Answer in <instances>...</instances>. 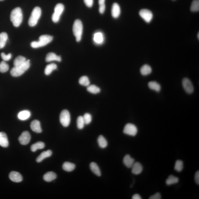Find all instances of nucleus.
<instances>
[{"instance_id": "nucleus-34", "label": "nucleus", "mask_w": 199, "mask_h": 199, "mask_svg": "<svg viewBox=\"0 0 199 199\" xmlns=\"http://www.w3.org/2000/svg\"><path fill=\"white\" fill-rule=\"evenodd\" d=\"M79 83L81 85L88 86L89 85L90 82L88 77L86 76L81 77L79 81Z\"/></svg>"}, {"instance_id": "nucleus-7", "label": "nucleus", "mask_w": 199, "mask_h": 199, "mask_svg": "<svg viewBox=\"0 0 199 199\" xmlns=\"http://www.w3.org/2000/svg\"><path fill=\"white\" fill-rule=\"evenodd\" d=\"M59 119L61 124L63 127H68L71 122L70 115L68 111L64 110L62 111L60 115Z\"/></svg>"}, {"instance_id": "nucleus-46", "label": "nucleus", "mask_w": 199, "mask_h": 199, "mask_svg": "<svg viewBox=\"0 0 199 199\" xmlns=\"http://www.w3.org/2000/svg\"><path fill=\"white\" fill-rule=\"evenodd\" d=\"M197 37H198V39H199V32L198 33V34Z\"/></svg>"}, {"instance_id": "nucleus-37", "label": "nucleus", "mask_w": 199, "mask_h": 199, "mask_svg": "<svg viewBox=\"0 0 199 199\" xmlns=\"http://www.w3.org/2000/svg\"><path fill=\"white\" fill-rule=\"evenodd\" d=\"M84 125L85 123L83 117L82 116L78 117L77 119V125L78 128L80 129H83Z\"/></svg>"}, {"instance_id": "nucleus-6", "label": "nucleus", "mask_w": 199, "mask_h": 199, "mask_svg": "<svg viewBox=\"0 0 199 199\" xmlns=\"http://www.w3.org/2000/svg\"><path fill=\"white\" fill-rule=\"evenodd\" d=\"M64 10V6L62 3L57 4L55 7L54 12L52 15V19L53 22L57 23L59 22L60 18Z\"/></svg>"}, {"instance_id": "nucleus-45", "label": "nucleus", "mask_w": 199, "mask_h": 199, "mask_svg": "<svg viewBox=\"0 0 199 199\" xmlns=\"http://www.w3.org/2000/svg\"><path fill=\"white\" fill-rule=\"evenodd\" d=\"M133 199H141V197L138 194H135L132 197Z\"/></svg>"}, {"instance_id": "nucleus-47", "label": "nucleus", "mask_w": 199, "mask_h": 199, "mask_svg": "<svg viewBox=\"0 0 199 199\" xmlns=\"http://www.w3.org/2000/svg\"><path fill=\"white\" fill-rule=\"evenodd\" d=\"M3 1V0H0V1Z\"/></svg>"}, {"instance_id": "nucleus-31", "label": "nucleus", "mask_w": 199, "mask_h": 199, "mask_svg": "<svg viewBox=\"0 0 199 199\" xmlns=\"http://www.w3.org/2000/svg\"><path fill=\"white\" fill-rule=\"evenodd\" d=\"M98 145L102 148H106L107 146L108 143L105 138L103 136H100L97 139Z\"/></svg>"}, {"instance_id": "nucleus-15", "label": "nucleus", "mask_w": 199, "mask_h": 199, "mask_svg": "<svg viewBox=\"0 0 199 199\" xmlns=\"http://www.w3.org/2000/svg\"><path fill=\"white\" fill-rule=\"evenodd\" d=\"M32 130L36 133H40L42 132V129L41 127L40 123L37 120H34L32 121L30 124Z\"/></svg>"}, {"instance_id": "nucleus-26", "label": "nucleus", "mask_w": 199, "mask_h": 199, "mask_svg": "<svg viewBox=\"0 0 199 199\" xmlns=\"http://www.w3.org/2000/svg\"><path fill=\"white\" fill-rule=\"evenodd\" d=\"M57 65L55 63L50 64L46 67L44 72L46 75H49L51 74L53 71L57 69Z\"/></svg>"}, {"instance_id": "nucleus-29", "label": "nucleus", "mask_w": 199, "mask_h": 199, "mask_svg": "<svg viewBox=\"0 0 199 199\" xmlns=\"http://www.w3.org/2000/svg\"><path fill=\"white\" fill-rule=\"evenodd\" d=\"M45 147V144L41 141H39L32 144L31 146V150L33 152H36L38 149H41Z\"/></svg>"}, {"instance_id": "nucleus-16", "label": "nucleus", "mask_w": 199, "mask_h": 199, "mask_svg": "<svg viewBox=\"0 0 199 199\" xmlns=\"http://www.w3.org/2000/svg\"><path fill=\"white\" fill-rule=\"evenodd\" d=\"M9 145L8 138L6 134L4 132H0V146L6 148Z\"/></svg>"}, {"instance_id": "nucleus-25", "label": "nucleus", "mask_w": 199, "mask_h": 199, "mask_svg": "<svg viewBox=\"0 0 199 199\" xmlns=\"http://www.w3.org/2000/svg\"><path fill=\"white\" fill-rule=\"evenodd\" d=\"M7 39L8 36L6 32H2L0 33V49L5 47Z\"/></svg>"}, {"instance_id": "nucleus-8", "label": "nucleus", "mask_w": 199, "mask_h": 199, "mask_svg": "<svg viewBox=\"0 0 199 199\" xmlns=\"http://www.w3.org/2000/svg\"><path fill=\"white\" fill-rule=\"evenodd\" d=\"M123 132L129 136H135L138 132V129L136 125L132 123H128L125 125Z\"/></svg>"}, {"instance_id": "nucleus-43", "label": "nucleus", "mask_w": 199, "mask_h": 199, "mask_svg": "<svg viewBox=\"0 0 199 199\" xmlns=\"http://www.w3.org/2000/svg\"><path fill=\"white\" fill-rule=\"evenodd\" d=\"M162 197L161 195L159 193H156V194L152 195L150 196L149 198V199H161Z\"/></svg>"}, {"instance_id": "nucleus-27", "label": "nucleus", "mask_w": 199, "mask_h": 199, "mask_svg": "<svg viewBox=\"0 0 199 199\" xmlns=\"http://www.w3.org/2000/svg\"><path fill=\"white\" fill-rule=\"evenodd\" d=\"M149 88L150 89L155 90L156 92H159L161 90V86L159 84L155 81H151L148 83Z\"/></svg>"}, {"instance_id": "nucleus-21", "label": "nucleus", "mask_w": 199, "mask_h": 199, "mask_svg": "<svg viewBox=\"0 0 199 199\" xmlns=\"http://www.w3.org/2000/svg\"><path fill=\"white\" fill-rule=\"evenodd\" d=\"M52 154V152L51 150H48L46 151H44L41 153V154L37 158L36 161L40 163L45 158L49 157Z\"/></svg>"}, {"instance_id": "nucleus-42", "label": "nucleus", "mask_w": 199, "mask_h": 199, "mask_svg": "<svg viewBox=\"0 0 199 199\" xmlns=\"http://www.w3.org/2000/svg\"><path fill=\"white\" fill-rule=\"evenodd\" d=\"M84 3L86 6L91 7L93 4V0H84Z\"/></svg>"}, {"instance_id": "nucleus-14", "label": "nucleus", "mask_w": 199, "mask_h": 199, "mask_svg": "<svg viewBox=\"0 0 199 199\" xmlns=\"http://www.w3.org/2000/svg\"><path fill=\"white\" fill-rule=\"evenodd\" d=\"M121 14V9L119 5L117 3H114L111 9L112 16L114 18H117Z\"/></svg>"}, {"instance_id": "nucleus-41", "label": "nucleus", "mask_w": 199, "mask_h": 199, "mask_svg": "<svg viewBox=\"0 0 199 199\" xmlns=\"http://www.w3.org/2000/svg\"><path fill=\"white\" fill-rule=\"evenodd\" d=\"M1 56L4 61H8L11 59L12 55L11 53L6 55L4 53H2L1 54Z\"/></svg>"}, {"instance_id": "nucleus-4", "label": "nucleus", "mask_w": 199, "mask_h": 199, "mask_svg": "<svg viewBox=\"0 0 199 199\" xmlns=\"http://www.w3.org/2000/svg\"><path fill=\"white\" fill-rule=\"evenodd\" d=\"M83 30L82 22L79 19H77L75 21L73 25V32L77 42L80 41L82 39Z\"/></svg>"}, {"instance_id": "nucleus-13", "label": "nucleus", "mask_w": 199, "mask_h": 199, "mask_svg": "<svg viewBox=\"0 0 199 199\" xmlns=\"http://www.w3.org/2000/svg\"><path fill=\"white\" fill-rule=\"evenodd\" d=\"M131 168H132V173L136 175L140 174L143 171L142 166L138 162H134Z\"/></svg>"}, {"instance_id": "nucleus-39", "label": "nucleus", "mask_w": 199, "mask_h": 199, "mask_svg": "<svg viewBox=\"0 0 199 199\" xmlns=\"http://www.w3.org/2000/svg\"><path fill=\"white\" fill-rule=\"evenodd\" d=\"M105 0H98L99 5V11L101 14H103L106 9Z\"/></svg>"}, {"instance_id": "nucleus-19", "label": "nucleus", "mask_w": 199, "mask_h": 199, "mask_svg": "<svg viewBox=\"0 0 199 199\" xmlns=\"http://www.w3.org/2000/svg\"><path fill=\"white\" fill-rule=\"evenodd\" d=\"M93 40L96 44L98 45L102 44L104 41L103 34L101 32H96L94 35Z\"/></svg>"}, {"instance_id": "nucleus-24", "label": "nucleus", "mask_w": 199, "mask_h": 199, "mask_svg": "<svg viewBox=\"0 0 199 199\" xmlns=\"http://www.w3.org/2000/svg\"><path fill=\"white\" fill-rule=\"evenodd\" d=\"M152 72L151 67L148 65H144L141 67L140 72L143 76H146L150 74Z\"/></svg>"}, {"instance_id": "nucleus-33", "label": "nucleus", "mask_w": 199, "mask_h": 199, "mask_svg": "<svg viewBox=\"0 0 199 199\" xmlns=\"http://www.w3.org/2000/svg\"><path fill=\"white\" fill-rule=\"evenodd\" d=\"M26 61V58L22 56H19L15 59L13 64L14 66H17L24 63Z\"/></svg>"}, {"instance_id": "nucleus-32", "label": "nucleus", "mask_w": 199, "mask_h": 199, "mask_svg": "<svg viewBox=\"0 0 199 199\" xmlns=\"http://www.w3.org/2000/svg\"><path fill=\"white\" fill-rule=\"evenodd\" d=\"M88 91L90 93L96 94L100 92V89L98 87L95 85L92 84L89 85L87 86Z\"/></svg>"}, {"instance_id": "nucleus-5", "label": "nucleus", "mask_w": 199, "mask_h": 199, "mask_svg": "<svg viewBox=\"0 0 199 199\" xmlns=\"http://www.w3.org/2000/svg\"><path fill=\"white\" fill-rule=\"evenodd\" d=\"M41 14V9L39 7H36L33 10L28 20V24L31 27H34L37 24Z\"/></svg>"}, {"instance_id": "nucleus-11", "label": "nucleus", "mask_w": 199, "mask_h": 199, "mask_svg": "<svg viewBox=\"0 0 199 199\" xmlns=\"http://www.w3.org/2000/svg\"><path fill=\"white\" fill-rule=\"evenodd\" d=\"M30 140V134L28 131H24L19 138V142L22 145L28 144L29 143Z\"/></svg>"}, {"instance_id": "nucleus-44", "label": "nucleus", "mask_w": 199, "mask_h": 199, "mask_svg": "<svg viewBox=\"0 0 199 199\" xmlns=\"http://www.w3.org/2000/svg\"><path fill=\"white\" fill-rule=\"evenodd\" d=\"M195 180L197 184H199V171H197L196 172L195 175Z\"/></svg>"}, {"instance_id": "nucleus-38", "label": "nucleus", "mask_w": 199, "mask_h": 199, "mask_svg": "<svg viewBox=\"0 0 199 199\" xmlns=\"http://www.w3.org/2000/svg\"><path fill=\"white\" fill-rule=\"evenodd\" d=\"M9 69V65L5 61H2L0 63V72L5 73L8 71Z\"/></svg>"}, {"instance_id": "nucleus-36", "label": "nucleus", "mask_w": 199, "mask_h": 199, "mask_svg": "<svg viewBox=\"0 0 199 199\" xmlns=\"http://www.w3.org/2000/svg\"><path fill=\"white\" fill-rule=\"evenodd\" d=\"M183 168V162L181 160H177L175 162V169L178 172H180L182 171Z\"/></svg>"}, {"instance_id": "nucleus-17", "label": "nucleus", "mask_w": 199, "mask_h": 199, "mask_svg": "<svg viewBox=\"0 0 199 199\" xmlns=\"http://www.w3.org/2000/svg\"><path fill=\"white\" fill-rule=\"evenodd\" d=\"M45 60L47 62H49L52 61H57L61 62V58L60 56H57L55 54L53 53H48L46 56Z\"/></svg>"}, {"instance_id": "nucleus-1", "label": "nucleus", "mask_w": 199, "mask_h": 199, "mask_svg": "<svg viewBox=\"0 0 199 199\" xmlns=\"http://www.w3.org/2000/svg\"><path fill=\"white\" fill-rule=\"evenodd\" d=\"M10 18L13 26L16 27L20 26L23 20L22 11L20 7H17L13 10L11 11Z\"/></svg>"}, {"instance_id": "nucleus-23", "label": "nucleus", "mask_w": 199, "mask_h": 199, "mask_svg": "<svg viewBox=\"0 0 199 199\" xmlns=\"http://www.w3.org/2000/svg\"><path fill=\"white\" fill-rule=\"evenodd\" d=\"M90 167L91 170L94 174L98 176H100L101 175V173L100 168L98 167L97 164L95 162H92L90 164Z\"/></svg>"}, {"instance_id": "nucleus-20", "label": "nucleus", "mask_w": 199, "mask_h": 199, "mask_svg": "<svg viewBox=\"0 0 199 199\" xmlns=\"http://www.w3.org/2000/svg\"><path fill=\"white\" fill-rule=\"evenodd\" d=\"M31 116V113L29 111L25 110L19 112L17 115L18 119L21 120H26Z\"/></svg>"}, {"instance_id": "nucleus-18", "label": "nucleus", "mask_w": 199, "mask_h": 199, "mask_svg": "<svg viewBox=\"0 0 199 199\" xmlns=\"http://www.w3.org/2000/svg\"><path fill=\"white\" fill-rule=\"evenodd\" d=\"M123 164L127 167L130 168L134 163L135 160L131 158L129 154H127L123 158Z\"/></svg>"}, {"instance_id": "nucleus-3", "label": "nucleus", "mask_w": 199, "mask_h": 199, "mask_svg": "<svg viewBox=\"0 0 199 199\" xmlns=\"http://www.w3.org/2000/svg\"><path fill=\"white\" fill-rule=\"evenodd\" d=\"M53 37L51 36L43 35L40 37L39 41L32 42L31 46L34 48L43 47L51 42L53 40Z\"/></svg>"}, {"instance_id": "nucleus-9", "label": "nucleus", "mask_w": 199, "mask_h": 199, "mask_svg": "<svg viewBox=\"0 0 199 199\" xmlns=\"http://www.w3.org/2000/svg\"><path fill=\"white\" fill-rule=\"evenodd\" d=\"M140 16L148 23L151 22L153 18V15L152 13L149 10L146 9H143L139 12Z\"/></svg>"}, {"instance_id": "nucleus-30", "label": "nucleus", "mask_w": 199, "mask_h": 199, "mask_svg": "<svg viewBox=\"0 0 199 199\" xmlns=\"http://www.w3.org/2000/svg\"><path fill=\"white\" fill-rule=\"evenodd\" d=\"M179 179L178 178L175 176L172 175H170L168 177L166 181V184L168 185H170L178 183Z\"/></svg>"}, {"instance_id": "nucleus-40", "label": "nucleus", "mask_w": 199, "mask_h": 199, "mask_svg": "<svg viewBox=\"0 0 199 199\" xmlns=\"http://www.w3.org/2000/svg\"><path fill=\"white\" fill-rule=\"evenodd\" d=\"M83 118H84L85 124L88 125L92 121V117L90 114L86 113L84 114Z\"/></svg>"}, {"instance_id": "nucleus-12", "label": "nucleus", "mask_w": 199, "mask_h": 199, "mask_svg": "<svg viewBox=\"0 0 199 199\" xmlns=\"http://www.w3.org/2000/svg\"><path fill=\"white\" fill-rule=\"evenodd\" d=\"M9 179L13 182L19 183L22 181L23 180L22 175L17 172L12 171L9 175Z\"/></svg>"}, {"instance_id": "nucleus-22", "label": "nucleus", "mask_w": 199, "mask_h": 199, "mask_svg": "<svg viewBox=\"0 0 199 199\" xmlns=\"http://www.w3.org/2000/svg\"><path fill=\"white\" fill-rule=\"evenodd\" d=\"M57 177V175L53 171H50L48 172L44 175L43 179L44 180L49 182L54 180Z\"/></svg>"}, {"instance_id": "nucleus-28", "label": "nucleus", "mask_w": 199, "mask_h": 199, "mask_svg": "<svg viewBox=\"0 0 199 199\" xmlns=\"http://www.w3.org/2000/svg\"><path fill=\"white\" fill-rule=\"evenodd\" d=\"M75 167L74 164L69 162H65L63 165V169L65 171L68 172L73 171L75 169Z\"/></svg>"}, {"instance_id": "nucleus-2", "label": "nucleus", "mask_w": 199, "mask_h": 199, "mask_svg": "<svg viewBox=\"0 0 199 199\" xmlns=\"http://www.w3.org/2000/svg\"><path fill=\"white\" fill-rule=\"evenodd\" d=\"M30 60H28L22 64L15 66L11 69V75L13 76L18 77L24 74L30 67Z\"/></svg>"}, {"instance_id": "nucleus-10", "label": "nucleus", "mask_w": 199, "mask_h": 199, "mask_svg": "<svg viewBox=\"0 0 199 199\" xmlns=\"http://www.w3.org/2000/svg\"><path fill=\"white\" fill-rule=\"evenodd\" d=\"M182 85L184 89L187 93H192L194 91V86L191 81L187 78L183 79Z\"/></svg>"}, {"instance_id": "nucleus-35", "label": "nucleus", "mask_w": 199, "mask_h": 199, "mask_svg": "<svg viewBox=\"0 0 199 199\" xmlns=\"http://www.w3.org/2000/svg\"><path fill=\"white\" fill-rule=\"evenodd\" d=\"M191 11L193 12H197L199 11V0H194L191 4Z\"/></svg>"}]
</instances>
